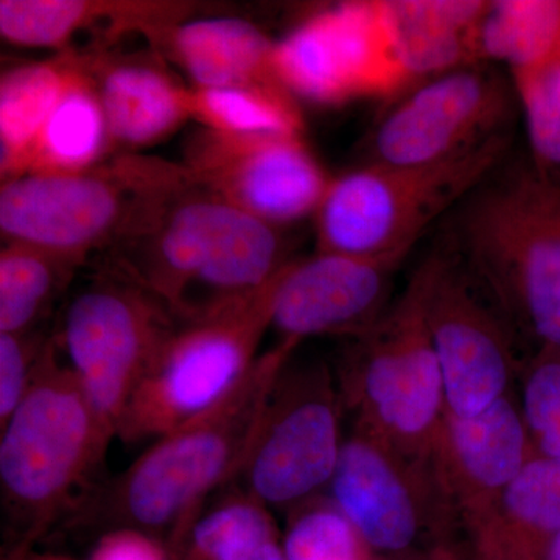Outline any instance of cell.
<instances>
[{"mask_svg":"<svg viewBox=\"0 0 560 560\" xmlns=\"http://www.w3.org/2000/svg\"><path fill=\"white\" fill-rule=\"evenodd\" d=\"M425 289L422 261L382 319L349 340L337 381L355 430L427 470L447 400L427 320Z\"/></svg>","mask_w":560,"mask_h":560,"instance_id":"277c9868","label":"cell"},{"mask_svg":"<svg viewBox=\"0 0 560 560\" xmlns=\"http://www.w3.org/2000/svg\"><path fill=\"white\" fill-rule=\"evenodd\" d=\"M0 431L2 508L21 536L20 560L80 500L113 438L54 340H47L31 390Z\"/></svg>","mask_w":560,"mask_h":560,"instance_id":"3957f363","label":"cell"},{"mask_svg":"<svg viewBox=\"0 0 560 560\" xmlns=\"http://www.w3.org/2000/svg\"><path fill=\"white\" fill-rule=\"evenodd\" d=\"M272 70L293 97L316 105L399 97L377 0L342 2L313 14L276 43Z\"/></svg>","mask_w":560,"mask_h":560,"instance_id":"4fadbf2b","label":"cell"},{"mask_svg":"<svg viewBox=\"0 0 560 560\" xmlns=\"http://www.w3.org/2000/svg\"><path fill=\"white\" fill-rule=\"evenodd\" d=\"M77 265L32 246L7 243L0 254V334H32Z\"/></svg>","mask_w":560,"mask_h":560,"instance_id":"83f0119b","label":"cell"},{"mask_svg":"<svg viewBox=\"0 0 560 560\" xmlns=\"http://www.w3.org/2000/svg\"><path fill=\"white\" fill-rule=\"evenodd\" d=\"M280 547L287 560H372L355 526L323 497L298 504Z\"/></svg>","mask_w":560,"mask_h":560,"instance_id":"f546056e","label":"cell"},{"mask_svg":"<svg viewBox=\"0 0 560 560\" xmlns=\"http://www.w3.org/2000/svg\"><path fill=\"white\" fill-rule=\"evenodd\" d=\"M539 180V179H537ZM541 198H544L545 205L550 209L552 215L560 221V189L547 186V184L540 183Z\"/></svg>","mask_w":560,"mask_h":560,"instance_id":"836d02e7","label":"cell"},{"mask_svg":"<svg viewBox=\"0 0 560 560\" xmlns=\"http://www.w3.org/2000/svg\"><path fill=\"white\" fill-rule=\"evenodd\" d=\"M280 230L187 175L117 243L113 268L176 320L194 319L261 289L290 264Z\"/></svg>","mask_w":560,"mask_h":560,"instance_id":"6da1fadb","label":"cell"},{"mask_svg":"<svg viewBox=\"0 0 560 560\" xmlns=\"http://www.w3.org/2000/svg\"><path fill=\"white\" fill-rule=\"evenodd\" d=\"M341 394L324 363L282 368L237 477L265 506H298L327 488L342 448Z\"/></svg>","mask_w":560,"mask_h":560,"instance_id":"30bf717a","label":"cell"},{"mask_svg":"<svg viewBox=\"0 0 560 560\" xmlns=\"http://www.w3.org/2000/svg\"><path fill=\"white\" fill-rule=\"evenodd\" d=\"M256 560H287L279 539L271 540L270 544L265 545Z\"/></svg>","mask_w":560,"mask_h":560,"instance_id":"e575fe53","label":"cell"},{"mask_svg":"<svg viewBox=\"0 0 560 560\" xmlns=\"http://www.w3.org/2000/svg\"><path fill=\"white\" fill-rule=\"evenodd\" d=\"M186 168L120 160L77 173H27L0 189V231L9 243L81 265L95 249L117 245Z\"/></svg>","mask_w":560,"mask_h":560,"instance_id":"52a82bcc","label":"cell"},{"mask_svg":"<svg viewBox=\"0 0 560 560\" xmlns=\"http://www.w3.org/2000/svg\"><path fill=\"white\" fill-rule=\"evenodd\" d=\"M399 97L434 77L478 65L477 32L489 0H377Z\"/></svg>","mask_w":560,"mask_h":560,"instance_id":"ac0fdd59","label":"cell"},{"mask_svg":"<svg viewBox=\"0 0 560 560\" xmlns=\"http://www.w3.org/2000/svg\"><path fill=\"white\" fill-rule=\"evenodd\" d=\"M279 275L253 293L176 323L132 393L117 438L127 444L160 440L234 389L259 360L257 350L271 329Z\"/></svg>","mask_w":560,"mask_h":560,"instance_id":"ba28073f","label":"cell"},{"mask_svg":"<svg viewBox=\"0 0 560 560\" xmlns=\"http://www.w3.org/2000/svg\"><path fill=\"white\" fill-rule=\"evenodd\" d=\"M164 33L195 88L279 83L272 70L276 43L253 22L205 18L176 22Z\"/></svg>","mask_w":560,"mask_h":560,"instance_id":"44dd1931","label":"cell"},{"mask_svg":"<svg viewBox=\"0 0 560 560\" xmlns=\"http://www.w3.org/2000/svg\"><path fill=\"white\" fill-rule=\"evenodd\" d=\"M423 264L427 320L447 411L470 418L508 396L518 331L452 243L433 250Z\"/></svg>","mask_w":560,"mask_h":560,"instance_id":"8fae6325","label":"cell"},{"mask_svg":"<svg viewBox=\"0 0 560 560\" xmlns=\"http://www.w3.org/2000/svg\"><path fill=\"white\" fill-rule=\"evenodd\" d=\"M327 488L372 552L408 555L427 534L448 528L429 471L361 431L342 442Z\"/></svg>","mask_w":560,"mask_h":560,"instance_id":"2e32d148","label":"cell"},{"mask_svg":"<svg viewBox=\"0 0 560 560\" xmlns=\"http://www.w3.org/2000/svg\"><path fill=\"white\" fill-rule=\"evenodd\" d=\"M110 145L90 66L75 58L68 84L33 142L21 175L90 171Z\"/></svg>","mask_w":560,"mask_h":560,"instance_id":"7402d4cb","label":"cell"},{"mask_svg":"<svg viewBox=\"0 0 560 560\" xmlns=\"http://www.w3.org/2000/svg\"><path fill=\"white\" fill-rule=\"evenodd\" d=\"M415 245L381 254L318 253L280 271L271 327L279 341L348 340L371 330L390 307V291Z\"/></svg>","mask_w":560,"mask_h":560,"instance_id":"9a60e30c","label":"cell"},{"mask_svg":"<svg viewBox=\"0 0 560 560\" xmlns=\"http://www.w3.org/2000/svg\"><path fill=\"white\" fill-rule=\"evenodd\" d=\"M560 530V459L533 456L470 536L471 560H547Z\"/></svg>","mask_w":560,"mask_h":560,"instance_id":"d6986e66","label":"cell"},{"mask_svg":"<svg viewBox=\"0 0 560 560\" xmlns=\"http://www.w3.org/2000/svg\"><path fill=\"white\" fill-rule=\"evenodd\" d=\"M46 345L35 331L0 334V429L31 390Z\"/></svg>","mask_w":560,"mask_h":560,"instance_id":"1f68e13d","label":"cell"},{"mask_svg":"<svg viewBox=\"0 0 560 560\" xmlns=\"http://www.w3.org/2000/svg\"><path fill=\"white\" fill-rule=\"evenodd\" d=\"M452 245L518 334L560 349V221L530 168L490 176L463 202Z\"/></svg>","mask_w":560,"mask_h":560,"instance_id":"5b68a950","label":"cell"},{"mask_svg":"<svg viewBox=\"0 0 560 560\" xmlns=\"http://www.w3.org/2000/svg\"><path fill=\"white\" fill-rule=\"evenodd\" d=\"M510 77L525 117L530 172L540 183L560 189V55Z\"/></svg>","mask_w":560,"mask_h":560,"instance_id":"f1b7e54d","label":"cell"},{"mask_svg":"<svg viewBox=\"0 0 560 560\" xmlns=\"http://www.w3.org/2000/svg\"><path fill=\"white\" fill-rule=\"evenodd\" d=\"M533 456L521 407L510 394L470 418L445 412L427 471L447 525L469 537Z\"/></svg>","mask_w":560,"mask_h":560,"instance_id":"e0dca14e","label":"cell"},{"mask_svg":"<svg viewBox=\"0 0 560 560\" xmlns=\"http://www.w3.org/2000/svg\"><path fill=\"white\" fill-rule=\"evenodd\" d=\"M515 103L511 77L492 65L442 73L385 110L371 132L366 164L423 165L460 156L511 131Z\"/></svg>","mask_w":560,"mask_h":560,"instance_id":"7c38bea8","label":"cell"},{"mask_svg":"<svg viewBox=\"0 0 560 560\" xmlns=\"http://www.w3.org/2000/svg\"><path fill=\"white\" fill-rule=\"evenodd\" d=\"M279 539L270 508L242 490L200 511L168 540L176 560H256Z\"/></svg>","mask_w":560,"mask_h":560,"instance_id":"d4e9b609","label":"cell"},{"mask_svg":"<svg viewBox=\"0 0 560 560\" xmlns=\"http://www.w3.org/2000/svg\"><path fill=\"white\" fill-rule=\"evenodd\" d=\"M176 323L164 302L114 268L88 280L66 305L55 346L113 440Z\"/></svg>","mask_w":560,"mask_h":560,"instance_id":"9c48e42d","label":"cell"},{"mask_svg":"<svg viewBox=\"0 0 560 560\" xmlns=\"http://www.w3.org/2000/svg\"><path fill=\"white\" fill-rule=\"evenodd\" d=\"M191 119L228 136L300 135L302 117L293 95L280 83L194 88Z\"/></svg>","mask_w":560,"mask_h":560,"instance_id":"484cf974","label":"cell"},{"mask_svg":"<svg viewBox=\"0 0 560 560\" xmlns=\"http://www.w3.org/2000/svg\"><path fill=\"white\" fill-rule=\"evenodd\" d=\"M512 131L452 160L366 164L331 179L316 217L318 250L381 254L416 245L434 220L460 205L503 164Z\"/></svg>","mask_w":560,"mask_h":560,"instance_id":"8992f818","label":"cell"},{"mask_svg":"<svg viewBox=\"0 0 560 560\" xmlns=\"http://www.w3.org/2000/svg\"><path fill=\"white\" fill-rule=\"evenodd\" d=\"M521 411L536 455L560 459V349L540 348L529 361Z\"/></svg>","mask_w":560,"mask_h":560,"instance_id":"4dcf8cb0","label":"cell"},{"mask_svg":"<svg viewBox=\"0 0 560 560\" xmlns=\"http://www.w3.org/2000/svg\"><path fill=\"white\" fill-rule=\"evenodd\" d=\"M149 16L147 5H109L83 0H2L3 39L33 49H60L91 25L105 21L138 25Z\"/></svg>","mask_w":560,"mask_h":560,"instance_id":"4316f807","label":"cell"},{"mask_svg":"<svg viewBox=\"0 0 560 560\" xmlns=\"http://www.w3.org/2000/svg\"><path fill=\"white\" fill-rule=\"evenodd\" d=\"M21 560H72L66 558V556L60 555H49V552H44V555H27L25 558Z\"/></svg>","mask_w":560,"mask_h":560,"instance_id":"d590c367","label":"cell"},{"mask_svg":"<svg viewBox=\"0 0 560 560\" xmlns=\"http://www.w3.org/2000/svg\"><path fill=\"white\" fill-rule=\"evenodd\" d=\"M90 560H176L172 548L142 529H106L92 548Z\"/></svg>","mask_w":560,"mask_h":560,"instance_id":"d6a6232c","label":"cell"},{"mask_svg":"<svg viewBox=\"0 0 560 560\" xmlns=\"http://www.w3.org/2000/svg\"><path fill=\"white\" fill-rule=\"evenodd\" d=\"M75 58L21 66L0 81V167L3 180L21 175L44 121L68 84Z\"/></svg>","mask_w":560,"mask_h":560,"instance_id":"603a6c76","label":"cell"},{"mask_svg":"<svg viewBox=\"0 0 560 560\" xmlns=\"http://www.w3.org/2000/svg\"><path fill=\"white\" fill-rule=\"evenodd\" d=\"M559 55L560 0H489L478 25V61L515 72Z\"/></svg>","mask_w":560,"mask_h":560,"instance_id":"cb8c5ba5","label":"cell"},{"mask_svg":"<svg viewBox=\"0 0 560 560\" xmlns=\"http://www.w3.org/2000/svg\"><path fill=\"white\" fill-rule=\"evenodd\" d=\"M296 345L280 342L259 357L248 374L209 410L153 442L127 470L81 503L80 518L110 528H136L175 537L213 490L234 481L265 401Z\"/></svg>","mask_w":560,"mask_h":560,"instance_id":"7a4b0ae2","label":"cell"},{"mask_svg":"<svg viewBox=\"0 0 560 560\" xmlns=\"http://www.w3.org/2000/svg\"><path fill=\"white\" fill-rule=\"evenodd\" d=\"M91 75L113 145H153L191 119V90L180 86L164 69L121 61L103 65L97 75L91 70Z\"/></svg>","mask_w":560,"mask_h":560,"instance_id":"ffe728a7","label":"cell"},{"mask_svg":"<svg viewBox=\"0 0 560 560\" xmlns=\"http://www.w3.org/2000/svg\"><path fill=\"white\" fill-rule=\"evenodd\" d=\"M547 560H560V530L548 550Z\"/></svg>","mask_w":560,"mask_h":560,"instance_id":"8d00e7d4","label":"cell"},{"mask_svg":"<svg viewBox=\"0 0 560 560\" xmlns=\"http://www.w3.org/2000/svg\"><path fill=\"white\" fill-rule=\"evenodd\" d=\"M186 171L213 194L278 228L315 215L331 183L300 135L202 130L191 140Z\"/></svg>","mask_w":560,"mask_h":560,"instance_id":"5bb4252c","label":"cell"}]
</instances>
